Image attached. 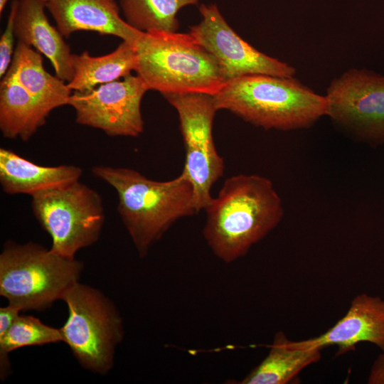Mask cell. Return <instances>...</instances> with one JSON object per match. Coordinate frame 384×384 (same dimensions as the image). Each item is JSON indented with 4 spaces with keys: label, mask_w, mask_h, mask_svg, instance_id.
<instances>
[{
    "label": "cell",
    "mask_w": 384,
    "mask_h": 384,
    "mask_svg": "<svg viewBox=\"0 0 384 384\" xmlns=\"http://www.w3.org/2000/svg\"><path fill=\"white\" fill-rule=\"evenodd\" d=\"M204 210V238L213 254L227 263L245 255L284 215L272 182L257 174L228 178Z\"/></svg>",
    "instance_id": "cell-1"
},
{
    "label": "cell",
    "mask_w": 384,
    "mask_h": 384,
    "mask_svg": "<svg viewBox=\"0 0 384 384\" xmlns=\"http://www.w3.org/2000/svg\"><path fill=\"white\" fill-rule=\"evenodd\" d=\"M91 171L115 190L117 210L142 257L175 222L198 212L193 186L183 172L159 181L129 168L98 165Z\"/></svg>",
    "instance_id": "cell-2"
},
{
    "label": "cell",
    "mask_w": 384,
    "mask_h": 384,
    "mask_svg": "<svg viewBox=\"0 0 384 384\" xmlns=\"http://www.w3.org/2000/svg\"><path fill=\"white\" fill-rule=\"evenodd\" d=\"M213 97L218 110H228L267 130L306 129L326 110L325 96L294 77L245 75L227 81Z\"/></svg>",
    "instance_id": "cell-3"
},
{
    "label": "cell",
    "mask_w": 384,
    "mask_h": 384,
    "mask_svg": "<svg viewBox=\"0 0 384 384\" xmlns=\"http://www.w3.org/2000/svg\"><path fill=\"white\" fill-rule=\"evenodd\" d=\"M137 75L148 90L216 93L226 82L215 58L188 33L143 32L135 43Z\"/></svg>",
    "instance_id": "cell-4"
},
{
    "label": "cell",
    "mask_w": 384,
    "mask_h": 384,
    "mask_svg": "<svg viewBox=\"0 0 384 384\" xmlns=\"http://www.w3.org/2000/svg\"><path fill=\"white\" fill-rule=\"evenodd\" d=\"M83 263L28 242H6L0 254V295L23 310H43L79 282Z\"/></svg>",
    "instance_id": "cell-5"
},
{
    "label": "cell",
    "mask_w": 384,
    "mask_h": 384,
    "mask_svg": "<svg viewBox=\"0 0 384 384\" xmlns=\"http://www.w3.org/2000/svg\"><path fill=\"white\" fill-rule=\"evenodd\" d=\"M63 300L68 309V319L60 329L63 341L82 368L107 375L124 337L122 319L117 307L100 290L80 282Z\"/></svg>",
    "instance_id": "cell-6"
},
{
    "label": "cell",
    "mask_w": 384,
    "mask_h": 384,
    "mask_svg": "<svg viewBox=\"0 0 384 384\" xmlns=\"http://www.w3.org/2000/svg\"><path fill=\"white\" fill-rule=\"evenodd\" d=\"M31 206L51 238L50 249L62 256L74 258L100 238L105 218L102 197L80 181L31 196Z\"/></svg>",
    "instance_id": "cell-7"
},
{
    "label": "cell",
    "mask_w": 384,
    "mask_h": 384,
    "mask_svg": "<svg viewBox=\"0 0 384 384\" xmlns=\"http://www.w3.org/2000/svg\"><path fill=\"white\" fill-rule=\"evenodd\" d=\"M162 96L176 110L186 159L182 172L191 183L198 211L213 197V185L223 176L224 161L213 137L215 107L212 95L201 92L169 93Z\"/></svg>",
    "instance_id": "cell-8"
},
{
    "label": "cell",
    "mask_w": 384,
    "mask_h": 384,
    "mask_svg": "<svg viewBox=\"0 0 384 384\" xmlns=\"http://www.w3.org/2000/svg\"><path fill=\"white\" fill-rule=\"evenodd\" d=\"M326 115L371 146L384 144V75L351 68L334 78L324 95Z\"/></svg>",
    "instance_id": "cell-9"
},
{
    "label": "cell",
    "mask_w": 384,
    "mask_h": 384,
    "mask_svg": "<svg viewBox=\"0 0 384 384\" xmlns=\"http://www.w3.org/2000/svg\"><path fill=\"white\" fill-rule=\"evenodd\" d=\"M147 88L132 74L85 91H74L68 105L76 122L101 129L110 137L140 135L144 130L141 103Z\"/></svg>",
    "instance_id": "cell-10"
},
{
    "label": "cell",
    "mask_w": 384,
    "mask_h": 384,
    "mask_svg": "<svg viewBox=\"0 0 384 384\" xmlns=\"http://www.w3.org/2000/svg\"><path fill=\"white\" fill-rule=\"evenodd\" d=\"M201 21L190 27V34L218 63L226 80L248 75L294 77L292 65L252 47L227 23L215 4H201Z\"/></svg>",
    "instance_id": "cell-11"
},
{
    "label": "cell",
    "mask_w": 384,
    "mask_h": 384,
    "mask_svg": "<svg viewBox=\"0 0 384 384\" xmlns=\"http://www.w3.org/2000/svg\"><path fill=\"white\" fill-rule=\"evenodd\" d=\"M287 344L296 349H315L337 346L338 354L355 348L357 343L368 342L384 351V299L366 293L356 295L346 314L324 334L306 340Z\"/></svg>",
    "instance_id": "cell-12"
},
{
    "label": "cell",
    "mask_w": 384,
    "mask_h": 384,
    "mask_svg": "<svg viewBox=\"0 0 384 384\" xmlns=\"http://www.w3.org/2000/svg\"><path fill=\"white\" fill-rule=\"evenodd\" d=\"M46 9L63 37L80 31H93L135 46L143 33L122 18L116 0H46Z\"/></svg>",
    "instance_id": "cell-13"
},
{
    "label": "cell",
    "mask_w": 384,
    "mask_h": 384,
    "mask_svg": "<svg viewBox=\"0 0 384 384\" xmlns=\"http://www.w3.org/2000/svg\"><path fill=\"white\" fill-rule=\"evenodd\" d=\"M46 0H18L14 21L18 41L34 48L52 63L55 75L68 82L74 75L73 54L58 28L49 22Z\"/></svg>",
    "instance_id": "cell-14"
},
{
    "label": "cell",
    "mask_w": 384,
    "mask_h": 384,
    "mask_svg": "<svg viewBox=\"0 0 384 384\" xmlns=\"http://www.w3.org/2000/svg\"><path fill=\"white\" fill-rule=\"evenodd\" d=\"M82 174V169L75 165L41 166L11 149H0V183L9 195L33 196L80 181Z\"/></svg>",
    "instance_id": "cell-15"
},
{
    "label": "cell",
    "mask_w": 384,
    "mask_h": 384,
    "mask_svg": "<svg viewBox=\"0 0 384 384\" xmlns=\"http://www.w3.org/2000/svg\"><path fill=\"white\" fill-rule=\"evenodd\" d=\"M49 114L9 69L0 83V130L7 139L27 142Z\"/></svg>",
    "instance_id": "cell-16"
},
{
    "label": "cell",
    "mask_w": 384,
    "mask_h": 384,
    "mask_svg": "<svg viewBox=\"0 0 384 384\" xmlns=\"http://www.w3.org/2000/svg\"><path fill=\"white\" fill-rule=\"evenodd\" d=\"M9 69L48 114L68 105L72 90L64 80L45 70L41 53L32 47L18 41Z\"/></svg>",
    "instance_id": "cell-17"
},
{
    "label": "cell",
    "mask_w": 384,
    "mask_h": 384,
    "mask_svg": "<svg viewBox=\"0 0 384 384\" xmlns=\"http://www.w3.org/2000/svg\"><path fill=\"white\" fill-rule=\"evenodd\" d=\"M21 310L8 304L0 308V378L11 373L9 353L18 348L63 341L60 329L48 326L33 316L20 315Z\"/></svg>",
    "instance_id": "cell-18"
},
{
    "label": "cell",
    "mask_w": 384,
    "mask_h": 384,
    "mask_svg": "<svg viewBox=\"0 0 384 384\" xmlns=\"http://www.w3.org/2000/svg\"><path fill=\"white\" fill-rule=\"evenodd\" d=\"M73 65L74 75L68 86L71 90L85 92L132 74L137 67V55L134 46L122 41L105 55L91 56L87 51L73 54Z\"/></svg>",
    "instance_id": "cell-19"
},
{
    "label": "cell",
    "mask_w": 384,
    "mask_h": 384,
    "mask_svg": "<svg viewBox=\"0 0 384 384\" xmlns=\"http://www.w3.org/2000/svg\"><path fill=\"white\" fill-rule=\"evenodd\" d=\"M284 332L274 336L267 356L240 382L242 384H286L306 367L318 362L321 350L296 349L287 344Z\"/></svg>",
    "instance_id": "cell-20"
},
{
    "label": "cell",
    "mask_w": 384,
    "mask_h": 384,
    "mask_svg": "<svg viewBox=\"0 0 384 384\" xmlns=\"http://www.w3.org/2000/svg\"><path fill=\"white\" fill-rule=\"evenodd\" d=\"M199 1L120 0L119 7L126 22L139 31L176 32L179 27L178 11L198 4Z\"/></svg>",
    "instance_id": "cell-21"
},
{
    "label": "cell",
    "mask_w": 384,
    "mask_h": 384,
    "mask_svg": "<svg viewBox=\"0 0 384 384\" xmlns=\"http://www.w3.org/2000/svg\"><path fill=\"white\" fill-rule=\"evenodd\" d=\"M18 5V0H13L8 16L6 28L0 38V76L3 78L7 73L14 53V21Z\"/></svg>",
    "instance_id": "cell-22"
},
{
    "label": "cell",
    "mask_w": 384,
    "mask_h": 384,
    "mask_svg": "<svg viewBox=\"0 0 384 384\" xmlns=\"http://www.w3.org/2000/svg\"><path fill=\"white\" fill-rule=\"evenodd\" d=\"M368 384H384V351L374 361L368 377Z\"/></svg>",
    "instance_id": "cell-23"
},
{
    "label": "cell",
    "mask_w": 384,
    "mask_h": 384,
    "mask_svg": "<svg viewBox=\"0 0 384 384\" xmlns=\"http://www.w3.org/2000/svg\"><path fill=\"white\" fill-rule=\"evenodd\" d=\"M7 1L8 0H0V14H1L5 6H6V4H7Z\"/></svg>",
    "instance_id": "cell-24"
}]
</instances>
